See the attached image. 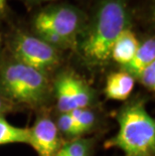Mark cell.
Returning <instances> with one entry per match:
<instances>
[{
    "label": "cell",
    "mask_w": 155,
    "mask_h": 156,
    "mask_svg": "<svg viewBox=\"0 0 155 156\" xmlns=\"http://www.w3.org/2000/svg\"><path fill=\"white\" fill-rule=\"evenodd\" d=\"M57 106L61 113L89 108L94 100L93 90L81 77L71 71L62 72L55 83Z\"/></svg>",
    "instance_id": "8992f818"
},
{
    "label": "cell",
    "mask_w": 155,
    "mask_h": 156,
    "mask_svg": "<svg viewBox=\"0 0 155 156\" xmlns=\"http://www.w3.org/2000/svg\"><path fill=\"white\" fill-rule=\"evenodd\" d=\"M23 1H24L25 3H28L29 5H35V4H38V3L55 1V0H23Z\"/></svg>",
    "instance_id": "e0dca14e"
},
{
    "label": "cell",
    "mask_w": 155,
    "mask_h": 156,
    "mask_svg": "<svg viewBox=\"0 0 155 156\" xmlns=\"http://www.w3.org/2000/svg\"><path fill=\"white\" fill-rule=\"evenodd\" d=\"M131 28L128 0H99L78 38L76 51L86 65L103 67L112 48L125 29Z\"/></svg>",
    "instance_id": "6da1fadb"
},
{
    "label": "cell",
    "mask_w": 155,
    "mask_h": 156,
    "mask_svg": "<svg viewBox=\"0 0 155 156\" xmlns=\"http://www.w3.org/2000/svg\"><path fill=\"white\" fill-rule=\"evenodd\" d=\"M51 85L48 74L12 58L0 66V95L9 102L28 106L48 100Z\"/></svg>",
    "instance_id": "3957f363"
},
{
    "label": "cell",
    "mask_w": 155,
    "mask_h": 156,
    "mask_svg": "<svg viewBox=\"0 0 155 156\" xmlns=\"http://www.w3.org/2000/svg\"><path fill=\"white\" fill-rule=\"evenodd\" d=\"M13 58L28 67L48 74L60 65V49L35 34L18 31L10 42Z\"/></svg>",
    "instance_id": "5b68a950"
},
{
    "label": "cell",
    "mask_w": 155,
    "mask_h": 156,
    "mask_svg": "<svg viewBox=\"0 0 155 156\" xmlns=\"http://www.w3.org/2000/svg\"><path fill=\"white\" fill-rule=\"evenodd\" d=\"M6 9V0H0V14L5 12Z\"/></svg>",
    "instance_id": "ac0fdd59"
},
{
    "label": "cell",
    "mask_w": 155,
    "mask_h": 156,
    "mask_svg": "<svg viewBox=\"0 0 155 156\" xmlns=\"http://www.w3.org/2000/svg\"><path fill=\"white\" fill-rule=\"evenodd\" d=\"M14 143H29V128L16 127L0 116V145Z\"/></svg>",
    "instance_id": "8fae6325"
},
{
    "label": "cell",
    "mask_w": 155,
    "mask_h": 156,
    "mask_svg": "<svg viewBox=\"0 0 155 156\" xmlns=\"http://www.w3.org/2000/svg\"><path fill=\"white\" fill-rule=\"evenodd\" d=\"M147 90L154 92L155 90V62L147 66L136 78Z\"/></svg>",
    "instance_id": "9a60e30c"
},
{
    "label": "cell",
    "mask_w": 155,
    "mask_h": 156,
    "mask_svg": "<svg viewBox=\"0 0 155 156\" xmlns=\"http://www.w3.org/2000/svg\"><path fill=\"white\" fill-rule=\"evenodd\" d=\"M69 113L72 116V120L75 121L82 135L92 130L96 124L95 113L89 108L75 109Z\"/></svg>",
    "instance_id": "4fadbf2b"
},
{
    "label": "cell",
    "mask_w": 155,
    "mask_h": 156,
    "mask_svg": "<svg viewBox=\"0 0 155 156\" xmlns=\"http://www.w3.org/2000/svg\"><path fill=\"white\" fill-rule=\"evenodd\" d=\"M29 145L38 156H55L61 148L57 124L48 117L38 118L29 128Z\"/></svg>",
    "instance_id": "52a82bcc"
},
{
    "label": "cell",
    "mask_w": 155,
    "mask_h": 156,
    "mask_svg": "<svg viewBox=\"0 0 155 156\" xmlns=\"http://www.w3.org/2000/svg\"><path fill=\"white\" fill-rule=\"evenodd\" d=\"M55 124H57L58 132L67 136V137L76 138L80 137L82 135L77 125H76L75 121L72 120L70 113H61L60 117L58 119V122Z\"/></svg>",
    "instance_id": "5bb4252c"
},
{
    "label": "cell",
    "mask_w": 155,
    "mask_h": 156,
    "mask_svg": "<svg viewBox=\"0 0 155 156\" xmlns=\"http://www.w3.org/2000/svg\"><path fill=\"white\" fill-rule=\"evenodd\" d=\"M13 108V104L8 100H6L4 97L0 95V116H4L10 112Z\"/></svg>",
    "instance_id": "2e32d148"
},
{
    "label": "cell",
    "mask_w": 155,
    "mask_h": 156,
    "mask_svg": "<svg viewBox=\"0 0 155 156\" xmlns=\"http://www.w3.org/2000/svg\"><path fill=\"white\" fill-rule=\"evenodd\" d=\"M140 41H138L136 35L131 30V28H127L122 32L115 41V44L111 51V59L119 64L122 67L126 66L131 62L137 51Z\"/></svg>",
    "instance_id": "9c48e42d"
},
{
    "label": "cell",
    "mask_w": 155,
    "mask_h": 156,
    "mask_svg": "<svg viewBox=\"0 0 155 156\" xmlns=\"http://www.w3.org/2000/svg\"><path fill=\"white\" fill-rule=\"evenodd\" d=\"M88 16L79 7L68 3L49 4L39 10L32 19L36 35L51 34L61 37L69 48L76 49L78 38L83 31Z\"/></svg>",
    "instance_id": "277c9868"
},
{
    "label": "cell",
    "mask_w": 155,
    "mask_h": 156,
    "mask_svg": "<svg viewBox=\"0 0 155 156\" xmlns=\"http://www.w3.org/2000/svg\"><path fill=\"white\" fill-rule=\"evenodd\" d=\"M0 45H1V35H0Z\"/></svg>",
    "instance_id": "d6986e66"
},
{
    "label": "cell",
    "mask_w": 155,
    "mask_h": 156,
    "mask_svg": "<svg viewBox=\"0 0 155 156\" xmlns=\"http://www.w3.org/2000/svg\"><path fill=\"white\" fill-rule=\"evenodd\" d=\"M117 121L119 129L107 141V148H119L124 156H154L155 121L143 100L125 105L117 114Z\"/></svg>",
    "instance_id": "7a4b0ae2"
},
{
    "label": "cell",
    "mask_w": 155,
    "mask_h": 156,
    "mask_svg": "<svg viewBox=\"0 0 155 156\" xmlns=\"http://www.w3.org/2000/svg\"><path fill=\"white\" fill-rule=\"evenodd\" d=\"M135 86V79L125 71L115 72L108 76L105 94L108 99L124 101L130 97Z\"/></svg>",
    "instance_id": "ba28073f"
},
{
    "label": "cell",
    "mask_w": 155,
    "mask_h": 156,
    "mask_svg": "<svg viewBox=\"0 0 155 156\" xmlns=\"http://www.w3.org/2000/svg\"><path fill=\"white\" fill-rule=\"evenodd\" d=\"M152 62H155V39L150 36L139 44L137 51L129 64L122 67V71L127 72L134 79L143 69Z\"/></svg>",
    "instance_id": "30bf717a"
},
{
    "label": "cell",
    "mask_w": 155,
    "mask_h": 156,
    "mask_svg": "<svg viewBox=\"0 0 155 156\" xmlns=\"http://www.w3.org/2000/svg\"><path fill=\"white\" fill-rule=\"evenodd\" d=\"M91 149V139L78 138L61 146L55 156H90Z\"/></svg>",
    "instance_id": "7c38bea8"
}]
</instances>
